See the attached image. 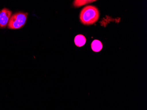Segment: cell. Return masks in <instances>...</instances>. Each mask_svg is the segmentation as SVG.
Wrapping results in <instances>:
<instances>
[{
  "instance_id": "4",
  "label": "cell",
  "mask_w": 147,
  "mask_h": 110,
  "mask_svg": "<svg viewBox=\"0 0 147 110\" xmlns=\"http://www.w3.org/2000/svg\"><path fill=\"white\" fill-rule=\"evenodd\" d=\"M74 42L75 45L78 47H82L86 43V38L84 35L78 34L75 37Z\"/></svg>"
},
{
  "instance_id": "1",
  "label": "cell",
  "mask_w": 147,
  "mask_h": 110,
  "mask_svg": "<svg viewBox=\"0 0 147 110\" xmlns=\"http://www.w3.org/2000/svg\"><path fill=\"white\" fill-rule=\"evenodd\" d=\"M80 21L85 25L96 23L100 17V12L96 7L88 5L83 8L80 13Z\"/></svg>"
},
{
  "instance_id": "3",
  "label": "cell",
  "mask_w": 147,
  "mask_h": 110,
  "mask_svg": "<svg viewBox=\"0 0 147 110\" xmlns=\"http://www.w3.org/2000/svg\"><path fill=\"white\" fill-rule=\"evenodd\" d=\"M11 14L12 11L7 8H4L0 10V28H5L6 27Z\"/></svg>"
},
{
  "instance_id": "5",
  "label": "cell",
  "mask_w": 147,
  "mask_h": 110,
  "mask_svg": "<svg viewBox=\"0 0 147 110\" xmlns=\"http://www.w3.org/2000/svg\"><path fill=\"white\" fill-rule=\"evenodd\" d=\"M103 48L102 43L98 40H94L91 43V48L92 51L95 52H100Z\"/></svg>"
},
{
  "instance_id": "6",
  "label": "cell",
  "mask_w": 147,
  "mask_h": 110,
  "mask_svg": "<svg viewBox=\"0 0 147 110\" xmlns=\"http://www.w3.org/2000/svg\"><path fill=\"white\" fill-rule=\"evenodd\" d=\"M93 1H75L74 2V5L77 7H80Z\"/></svg>"
},
{
  "instance_id": "2",
  "label": "cell",
  "mask_w": 147,
  "mask_h": 110,
  "mask_svg": "<svg viewBox=\"0 0 147 110\" xmlns=\"http://www.w3.org/2000/svg\"><path fill=\"white\" fill-rule=\"evenodd\" d=\"M28 13L18 12L11 15L7 25L8 28L17 30L23 27L25 24L27 20Z\"/></svg>"
}]
</instances>
